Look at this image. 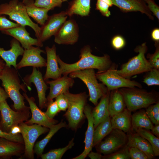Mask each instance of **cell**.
<instances>
[{
    "instance_id": "cell-7",
    "label": "cell",
    "mask_w": 159,
    "mask_h": 159,
    "mask_svg": "<svg viewBox=\"0 0 159 159\" xmlns=\"http://www.w3.org/2000/svg\"><path fill=\"white\" fill-rule=\"evenodd\" d=\"M69 74L71 77L78 78L85 84L89 92V100L95 106L97 104L98 100L108 91L104 84L98 82L94 69L75 71Z\"/></svg>"
},
{
    "instance_id": "cell-6",
    "label": "cell",
    "mask_w": 159,
    "mask_h": 159,
    "mask_svg": "<svg viewBox=\"0 0 159 159\" xmlns=\"http://www.w3.org/2000/svg\"><path fill=\"white\" fill-rule=\"evenodd\" d=\"M148 50L146 43L137 46L135 49L138 53L137 55L130 59L123 64L117 73L125 78L129 79L132 76L144 72H146L153 68L145 57Z\"/></svg>"
},
{
    "instance_id": "cell-39",
    "label": "cell",
    "mask_w": 159,
    "mask_h": 159,
    "mask_svg": "<svg viewBox=\"0 0 159 159\" xmlns=\"http://www.w3.org/2000/svg\"><path fill=\"white\" fill-rule=\"evenodd\" d=\"M112 5L111 0H97L96 8L103 16L109 17L111 14L109 8Z\"/></svg>"
},
{
    "instance_id": "cell-37",
    "label": "cell",
    "mask_w": 159,
    "mask_h": 159,
    "mask_svg": "<svg viewBox=\"0 0 159 159\" xmlns=\"http://www.w3.org/2000/svg\"><path fill=\"white\" fill-rule=\"evenodd\" d=\"M34 4L37 6L44 8L49 11L55 7H60L62 0H34Z\"/></svg>"
},
{
    "instance_id": "cell-40",
    "label": "cell",
    "mask_w": 159,
    "mask_h": 159,
    "mask_svg": "<svg viewBox=\"0 0 159 159\" xmlns=\"http://www.w3.org/2000/svg\"><path fill=\"white\" fill-rule=\"evenodd\" d=\"M156 49L153 54H148L147 57L150 64L153 68L159 69V42H155Z\"/></svg>"
},
{
    "instance_id": "cell-49",
    "label": "cell",
    "mask_w": 159,
    "mask_h": 159,
    "mask_svg": "<svg viewBox=\"0 0 159 159\" xmlns=\"http://www.w3.org/2000/svg\"><path fill=\"white\" fill-rule=\"evenodd\" d=\"M87 156L91 159H102L103 156L100 153L97 152H94L91 151L88 154Z\"/></svg>"
},
{
    "instance_id": "cell-41",
    "label": "cell",
    "mask_w": 159,
    "mask_h": 159,
    "mask_svg": "<svg viewBox=\"0 0 159 159\" xmlns=\"http://www.w3.org/2000/svg\"><path fill=\"white\" fill-rule=\"evenodd\" d=\"M60 111L55 101L52 100L48 102L47 110L45 113L49 118L54 119Z\"/></svg>"
},
{
    "instance_id": "cell-25",
    "label": "cell",
    "mask_w": 159,
    "mask_h": 159,
    "mask_svg": "<svg viewBox=\"0 0 159 159\" xmlns=\"http://www.w3.org/2000/svg\"><path fill=\"white\" fill-rule=\"evenodd\" d=\"M110 91L101 98L99 103L94 108H92V114L95 129L101 122L110 116L108 107L109 97Z\"/></svg>"
},
{
    "instance_id": "cell-21",
    "label": "cell",
    "mask_w": 159,
    "mask_h": 159,
    "mask_svg": "<svg viewBox=\"0 0 159 159\" xmlns=\"http://www.w3.org/2000/svg\"><path fill=\"white\" fill-rule=\"evenodd\" d=\"M113 5L125 12L139 11L153 20L152 12L144 0H111Z\"/></svg>"
},
{
    "instance_id": "cell-43",
    "label": "cell",
    "mask_w": 159,
    "mask_h": 159,
    "mask_svg": "<svg viewBox=\"0 0 159 159\" xmlns=\"http://www.w3.org/2000/svg\"><path fill=\"white\" fill-rule=\"evenodd\" d=\"M128 152L131 159H149L145 153L135 147H129Z\"/></svg>"
},
{
    "instance_id": "cell-36",
    "label": "cell",
    "mask_w": 159,
    "mask_h": 159,
    "mask_svg": "<svg viewBox=\"0 0 159 159\" xmlns=\"http://www.w3.org/2000/svg\"><path fill=\"white\" fill-rule=\"evenodd\" d=\"M143 82L148 86L159 85V69L153 68L146 72Z\"/></svg>"
},
{
    "instance_id": "cell-22",
    "label": "cell",
    "mask_w": 159,
    "mask_h": 159,
    "mask_svg": "<svg viewBox=\"0 0 159 159\" xmlns=\"http://www.w3.org/2000/svg\"><path fill=\"white\" fill-rule=\"evenodd\" d=\"M126 134L128 146L136 148L145 153L149 159L154 158L155 156L152 146L145 139L132 129Z\"/></svg>"
},
{
    "instance_id": "cell-38",
    "label": "cell",
    "mask_w": 159,
    "mask_h": 159,
    "mask_svg": "<svg viewBox=\"0 0 159 159\" xmlns=\"http://www.w3.org/2000/svg\"><path fill=\"white\" fill-rule=\"evenodd\" d=\"M129 147L127 145L116 151L103 156V159H130L128 152Z\"/></svg>"
},
{
    "instance_id": "cell-45",
    "label": "cell",
    "mask_w": 159,
    "mask_h": 159,
    "mask_svg": "<svg viewBox=\"0 0 159 159\" xmlns=\"http://www.w3.org/2000/svg\"><path fill=\"white\" fill-rule=\"evenodd\" d=\"M55 101L60 111H65L67 109L68 102L67 99L64 93L57 96Z\"/></svg>"
},
{
    "instance_id": "cell-20",
    "label": "cell",
    "mask_w": 159,
    "mask_h": 159,
    "mask_svg": "<svg viewBox=\"0 0 159 159\" xmlns=\"http://www.w3.org/2000/svg\"><path fill=\"white\" fill-rule=\"evenodd\" d=\"M46 82L50 86L49 92L47 98L48 102L69 90L73 86L74 81L68 75H64L56 79L47 81Z\"/></svg>"
},
{
    "instance_id": "cell-35",
    "label": "cell",
    "mask_w": 159,
    "mask_h": 159,
    "mask_svg": "<svg viewBox=\"0 0 159 159\" xmlns=\"http://www.w3.org/2000/svg\"><path fill=\"white\" fill-rule=\"evenodd\" d=\"M145 111L152 123L155 125H159V102L149 105Z\"/></svg>"
},
{
    "instance_id": "cell-50",
    "label": "cell",
    "mask_w": 159,
    "mask_h": 159,
    "mask_svg": "<svg viewBox=\"0 0 159 159\" xmlns=\"http://www.w3.org/2000/svg\"><path fill=\"white\" fill-rule=\"evenodd\" d=\"M152 39L155 41L159 42V29L155 28L152 31L151 34Z\"/></svg>"
},
{
    "instance_id": "cell-18",
    "label": "cell",
    "mask_w": 159,
    "mask_h": 159,
    "mask_svg": "<svg viewBox=\"0 0 159 159\" xmlns=\"http://www.w3.org/2000/svg\"><path fill=\"white\" fill-rule=\"evenodd\" d=\"M92 107L88 104L85 106L84 112L88 121V126L85 132L84 151L79 155L72 159H84L92 151L93 147V138L94 131V121L92 114Z\"/></svg>"
},
{
    "instance_id": "cell-44",
    "label": "cell",
    "mask_w": 159,
    "mask_h": 159,
    "mask_svg": "<svg viewBox=\"0 0 159 159\" xmlns=\"http://www.w3.org/2000/svg\"><path fill=\"white\" fill-rule=\"evenodd\" d=\"M0 138H5L14 142L24 144L22 136L19 133L15 135L11 134L4 132L0 128Z\"/></svg>"
},
{
    "instance_id": "cell-16",
    "label": "cell",
    "mask_w": 159,
    "mask_h": 159,
    "mask_svg": "<svg viewBox=\"0 0 159 159\" xmlns=\"http://www.w3.org/2000/svg\"><path fill=\"white\" fill-rule=\"evenodd\" d=\"M45 51L38 47L32 46L28 49H24L22 57L16 65L17 69L26 67L42 68L46 66V60L41 55Z\"/></svg>"
},
{
    "instance_id": "cell-47",
    "label": "cell",
    "mask_w": 159,
    "mask_h": 159,
    "mask_svg": "<svg viewBox=\"0 0 159 159\" xmlns=\"http://www.w3.org/2000/svg\"><path fill=\"white\" fill-rule=\"evenodd\" d=\"M148 4V6L151 12L159 19V7L154 0H144Z\"/></svg>"
},
{
    "instance_id": "cell-48",
    "label": "cell",
    "mask_w": 159,
    "mask_h": 159,
    "mask_svg": "<svg viewBox=\"0 0 159 159\" xmlns=\"http://www.w3.org/2000/svg\"><path fill=\"white\" fill-rule=\"evenodd\" d=\"M9 96L4 89L0 87V103L6 100Z\"/></svg>"
},
{
    "instance_id": "cell-42",
    "label": "cell",
    "mask_w": 159,
    "mask_h": 159,
    "mask_svg": "<svg viewBox=\"0 0 159 159\" xmlns=\"http://www.w3.org/2000/svg\"><path fill=\"white\" fill-rule=\"evenodd\" d=\"M8 19L5 15H0V32L19 26Z\"/></svg>"
},
{
    "instance_id": "cell-53",
    "label": "cell",
    "mask_w": 159,
    "mask_h": 159,
    "mask_svg": "<svg viewBox=\"0 0 159 159\" xmlns=\"http://www.w3.org/2000/svg\"><path fill=\"white\" fill-rule=\"evenodd\" d=\"M5 65L6 64L4 62L3 60L0 59V73L3 69Z\"/></svg>"
},
{
    "instance_id": "cell-27",
    "label": "cell",
    "mask_w": 159,
    "mask_h": 159,
    "mask_svg": "<svg viewBox=\"0 0 159 159\" xmlns=\"http://www.w3.org/2000/svg\"><path fill=\"white\" fill-rule=\"evenodd\" d=\"M131 112L126 108L111 117L112 129H118L126 133L132 129Z\"/></svg>"
},
{
    "instance_id": "cell-14",
    "label": "cell",
    "mask_w": 159,
    "mask_h": 159,
    "mask_svg": "<svg viewBox=\"0 0 159 159\" xmlns=\"http://www.w3.org/2000/svg\"><path fill=\"white\" fill-rule=\"evenodd\" d=\"M24 81L28 86L31 83L34 84L37 92L39 107L41 109L47 107L48 101L46 92L49 87L44 82L42 73L36 68L33 67L32 73L25 77Z\"/></svg>"
},
{
    "instance_id": "cell-32",
    "label": "cell",
    "mask_w": 159,
    "mask_h": 159,
    "mask_svg": "<svg viewBox=\"0 0 159 159\" xmlns=\"http://www.w3.org/2000/svg\"><path fill=\"white\" fill-rule=\"evenodd\" d=\"M112 130L111 117L109 116L100 123L95 129L93 138V147L102 140Z\"/></svg>"
},
{
    "instance_id": "cell-52",
    "label": "cell",
    "mask_w": 159,
    "mask_h": 159,
    "mask_svg": "<svg viewBox=\"0 0 159 159\" xmlns=\"http://www.w3.org/2000/svg\"><path fill=\"white\" fill-rule=\"evenodd\" d=\"M21 129L19 125H16L13 127L11 129L9 133L11 134H16L21 133Z\"/></svg>"
},
{
    "instance_id": "cell-19",
    "label": "cell",
    "mask_w": 159,
    "mask_h": 159,
    "mask_svg": "<svg viewBox=\"0 0 159 159\" xmlns=\"http://www.w3.org/2000/svg\"><path fill=\"white\" fill-rule=\"evenodd\" d=\"M47 56L46 70L43 78L44 80L49 79L55 80L62 77V73L58 66L56 47L55 44L51 47H45Z\"/></svg>"
},
{
    "instance_id": "cell-54",
    "label": "cell",
    "mask_w": 159,
    "mask_h": 159,
    "mask_svg": "<svg viewBox=\"0 0 159 159\" xmlns=\"http://www.w3.org/2000/svg\"><path fill=\"white\" fill-rule=\"evenodd\" d=\"M68 0H62L63 2L66 1H67Z\"/></svg>"
},
{
    "instance_id": "cell-1",
    "label": "cell",
    "mask_w": 159,
    "mask_h": 159,
    "mask_svg": "<svg viewBox=\"0 0 159 159\" xmlns=\"http://www.w3.org/2000/svg\"><path fill=\"white\" fill-rule=\"evenodd\" d=\"M90 47L84 46L80 51V59L72 64H68L62 61L57 55L58 64L62 74L68 75L77 70L87 69H96L97 73L105 72L110 69L112 64L110 57L105 54L98 56L93 54Z\"/></svg>"
},
{
    "instance_id": "cell-24",
    "label": "cell",
    "mask_w": 159,
    "mask_h": 159,
    "mask_svg": "<svg viewBox=\"0 0 159 159\" xmlns=\"http://www.w3.org/2000/svg\"><path fill=\"white\" fill-rule=\"evenodd\" d=\"M24 144L0 138V158L20 156L24 152Z\"/></svg>"
},
{
    "instance_id": "cell-10",
    "label": "cell",
    "mask_w": 159,
    "mask_h": 159,
    "mask_svg": "<svg viewBox=\"0 0 159 159\" xmlns=\"http://www.w3.org/2000/svg\"><path fill=\"white\" fill-rule=\"evenodd\" d=\"M18 125L24 141V155L27 158L34 159L33 148L35 141L40 135L49 131V128L36 124L28 125L24 122Z\"/></svg>"
},
{
    "instance_id": "cell-34",
    "label": "cell",
    "mask_w": 159,
    "mask_h": 159,
    "mask_svg": "<svg viewBox=\"0 0 159 159\" xmlns=\"http://www.w3.org/2000/svg\"><path fill=\"white\" fill-rule=\"evenodd\" d=\"M74 138H72L65 147L51 150L40 156L42 159H61L64 153L74 145Z\"/></svg>"
},
{
    "instance_id": "cell-51",
    "label": "cell",
    "mask_w": 159,
    "mask_h": 159,
    "mask_svg": "<svg viewBox=\"0 0 159 159\" xmlns=\"http://www.w3.org/2000/svg\"><path fill=\"white\" fill-rule=\"evenodd\" d=\"M151 130V132L156 137L159 138V125H153Z\"/></svg>"
},
{
    "instance_id": "cell-28",
    "label": "cell",
    "mask_w": 159,
    "mask_h": 159,
    "mask_svg": "<svg viewBox=\"0 0 159 159\" xmlns=\"http://www.w3.org/2000/svg\"><path fill=\"white\" fill-rule=\"evenodd\" d=\"M108 107L110 117L121 112L126 108L123 96L118 89L110 91Z\"/></svg>"
},
{
    "instance_id": "cell-17",
    "label": "cell",
    "mask_w": 159,
    "mask_h": 159,
    "mask_svg": "<svg viewBox=\"0 0 159 159\" xmlns=\"http://www.w3.org/2000/svg\"><path fill=\"white\" fill-rule=\"evenodd\" d=\"M3 34L13 37L20 43L24 49H28L32 46L42 47L43 43L38 39L33 38L30 36L25 26L20 25L1 32Z\"/></svg>"
},
{
    "instance_id": "cell-12",
    "label": "cell",
    "mask_w": 159,
    "mask_h": 159,
    "mask_svg": "<svg viewBox=\"0 0 159 159\" xmlns=\"http://www.w3.org/2000/svg\"><path fill=\"white\" fill-rule=\"evenodd\" d=\"M54 36V41L57 44H74L79 38L78 25L74 20H66Z\"/></svg>"
},
{
    "instance_id": "cell-2",
    "label": "cell",
    "mask_w": 159,
    "mask_h": 159,
    "mask_svg": "<svg viewBox=\"0 0 159 159\" xmlns=\"http://www.w3.org/2000/svg\"><path fill=\"white\" fill-rule=\"evenodd\" d=\"M0 80L9 97L14 102L13 107L17 111L29 110L24 102V98L20 92V90L26 92L25 87L21 84L16 69L5 65L0 73Z\"/></svg>"
},
{
    "instance_id": "cell-9",
    "label": "cell",
    "mask_w": 159,
    "mask_h": 159,
    "mask_svg": "<svg viewBox=\"0 0 159 159\" xmlns=\"http://www.w3.org/2000/svg\"><path fill=\"white\" fill-rule=\"evenodd\" d=\"M29 110L14 111L10 107L6 100L0 103V128L9 133L13 127L28 120L30 115Z\"/></svg>"
},
{
    "instance_id": "cell-46",
    "label": "cell",
    "mask_w": 159,
    "mask_h": 159,
    "mask_svg": "<svg viewBox=\"0 0 159 159\" xmlns=\"http://www.w3.org/2000/svg\"><path fill=\"white\" fill-rule=\"evenodd\" d=\"M111 43L113 47L116 50L122 49L125 44V39L120 35H117L114 37L112 40Z\"/></svg>"
},
{
    "instance_id": "cell-31",
    "label": "cell",
    "mask_w": 159,
    "mask_h": 159,
    "mask_svg": "<svg viewBox=\"0 0 159 159\" xmlns=\"http://www.w3.org/2000/svg\"><path fill=\"white\" fill-rule=\"evenodd\" d=\"M131 122L132 129L142 128L151 130L153 126L145 110L143 109L132 115Z\"/></svg>"
},
{
    "instance_id": "cell-4",
    "label": "cell",
    "mask_w": 159,
    "mask_h": 159,
    "mask_svg": "<svg viewBox=\"0 0 159 159\" xmlns=\"http://www.w3.org/2000/svg\"><path fill=\"white\" fill-rule=\"evenodd\" d=\"M64 94L68 102L67 110L64 116L68 121L69 127L75 130L86 118L84 110L88 96L85 92L74 94L69 90Z\"/></svg>"
},
{
    "instance_id": "cell-11",
    "label": "cell",
    "mask_w": 159,
    "mask_h": 159,
    "mask_svg": "<svg viewBox=\"0 0 159 159\" xmlns=\"http://www.w3.org/2000/svg\"><path fill=\"white\" fill-rule=\"evenodd\" d=\"M127 134L118 129H112L111 132L95 146L97 152L104 155L112 153L127 145Z\"/></svg>"
},
{
    "instance_id": "cell-30",
    "label": "cell",
    "mask_w": 159,
    "mask_h": 159,
    "mask_svg": "<svg viewBox=\"0 0 159 159\" xmlns=\"http://www.w3.org/2000/svg\"><path fill=\"white\" fill-rule=\"evenodd\" d=\"M67 126L65 122L62 121L58 124L54 125L49 128L47 135L42 140L37 142L34 149V153L40 157L43 154L45 147L54 135L60 129Z\"/></svg>"
},
{
    "instance_id": "cell-23",
    "label": "cell",
    "mask_w": 159,
    "mask_h": 159,
    "mask_svg": "<svg viewBox=\"0 0 159 159\" xmlns=\"http://www.w3.org/2000/svg\"><path fill=\"white\" fill-rule=\"evenodd\" d=\"M10 43L11 48L9 50H5L0 47V57L5 62L6 66L9 67L12 66L17 69V59L19 56L23 55L24 49L19 42L14 38Z\"/></svg>"
},
{
    "instance_id": "cell-26",
    "label": "cell",
    "mask_w": 159,
    "mask_h": 159,
    "mask_svg": "<svg viewBox=\"0 0 159 159\" xmlns=\"http://www.w3.org/2000/svg\"><path fill=\"white\" fill-rule=\"evenodd\" d=\"M22 2L29 16L32 17L37 24L43 25L49 17L48 13L49 10L36 6L34 0H23Z\"/></svg>"
},
{
    "instance_id": "cell-5",
    "label": "cell",
    "mask_w": 159,
    "mask_h": 159,
    "mask_svg": "<svg viewBox=\"0 0 159 159\" xmlns=\"http://www.w3.org/2000/svg\"><path fill=\"white\" fill-rule=\"evenodd\" d=\"M0 15H8L9 19L20 25L29 26L34 31L37 38L39 39L41 28L31 19L22 2L19 0H11L8 3L1 4Z\"/></svg>"
},
{
    "instance_id": "cell-33",
    "label": "cell",
    "mask_w": 159,
    "mask_h": 159,
    "mask_svg": "<svg viewBox=\"0 0 159 159\" xmlns=\"http://www.w3.org/2000/svg\"><path fill=\"white\" fill-rule=\"evenodd\" d=\"M145 139L151 144L155 156L159 155V138L150 131L142 128L132 129Z\"/></svg>"
},
{
    "instance_id": "cell-29",
    "label": "cell",
    "mask_w": 159,
    "mask_h": 159,
    "mask_svg": "<svg viewBox=\"0 0 159 159\" xmlns=\"http://www.w3.org/2000/svg\"><path fill=\"white\" fill-rule=\"evenodd\" d=\"M91 0H74L66 11L68 16L74 14L82 16H88L90 12Z\"/></svg>"
},
{
    "instance_id": "cell-15",
    "label": "cell",
    "mask_w": 159,
    "mask_h": 159,
    "mask_svg": "<svg viewBox=\"0 0 159 159\" xmlns=\"http://www.w3.org/2000/svg\"><path fill=\"white\" fill-rule=\"evenodd\" d=\"M23 96L29 104L32 113L31 118L25 121V123L28 125L37 124L50 128L58 122L56 120L49 118L45 112H42L38 107L33 97H29L25 92L23 93Z\"/></svg>"
},
{
    "instance_id": "cell-13",
    "label": "cell",
    "mask_w": 159,
    "mask_h": 159,
    "mask_svg": "<svg viewBox=\"0 0 159 159\" xmlns=\"http://www.w3.org/2000/svg\"><path fill=\"white\" fill-rule=\"evenodd\" d=\"M67 17L65 11L49 16L47 20L40 27V34L38 39L43 43L54 36L66 20Z\"/></svg>"
},
{
    "instance_id": "cell-8",
    "label": "cell",
    "mask_w": 159,
    "mask_h": 159,
    "mask_svg": "<svg viewBox=\"0 0 159 159\" xmlns=\"http://www.w3.org/2000/svg\"><path fill=\"white\" fill-rule=\"evenodd\" d=\"M116 70L115 65L112 64L111 67L107 71L96 73L97 79L106 87L108 91L123 87L142 88L140 83L121 76L117 73Z\"/></svg>"
},
{
    "instance_id": "cell-3",
    "label": "cell",
    "mask_w": 159,
    "mask_h": 159,
    "mask_svg": "<svg viewBox=\"0 0 159 159\" xmlns=\"http://www.w3.org/2000/svg\"><path fill=\"white\" fill-rule=\"evenodd\" d=\"M118 89L123 96L126 108L131 112L146 108L159 102V93L155 91L148 92L135 87Z\"/></svg>"
}]
</instances>
